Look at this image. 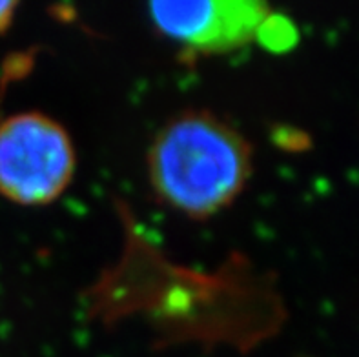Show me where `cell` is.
<instances>
[{
  "label": "cell",
  "instance_id": "obj_1",
  "mask_svg": "<svg viewBox=\"0 0 359 357\" xmlns=\"http://www.w3.org/2000/svg\"><path fill=\"white\" fill-rule=\"evenodd\" d=\"M155 199L188 219L232 206L254 173V148L241 130L210 109H184L161 126L146 155Z\"/></svg>",
  "mask_w": 359,
  "mask_h": 357
},
{
  "label": "cell",
  "instance_id": "obj_2",
  "mask_svg": "<svg viewBox=\"0 0 359 357\" xmlns=\"http://www.w3.org/2000/svg\"><path fill=\"white\" fill-rule=\"evenodd\" d=\"M77 149L51 115L29 109L0 121V197L18 206H48L75 179Z\"/></svg>",
  "mask_w": 359,
  "mask_h": 357
},
{
  "label": "cell",
  "instance_id": "obj_3",
  "mask_svg": "<svg viewBox=\"0 0 359 357\" xmlns=\"http://www.w3.org/2000/svg\"><path fill=\"white\" fill-rule=\"evenodd\" d=\"M155 29L194 55L241 50L259 39L272 11L259 0H199L151 2Z\"/></svg>",
  "mask_w": 359,
  "mask_h": 357
},
{
  "label": "cell",
  "instance_id": "obj_4",
  "mask_svg": "<svg viewBox=\"0 0 359 357\" xmlns=\"http://www.w3.org/2000/svg\"><path fill=\"white\" fill-rule=\"evenodd\" d=\"M18 9V2L11 0H0V33L8 32L15 20V13Z\"/></svg>",
  "mask_w": 359,
  "mask_h": 357
}]
</instances>
